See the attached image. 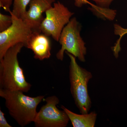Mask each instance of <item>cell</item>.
Here are the masks:
<instances>
[{
	"instance_id": "cell-8",
	"label": "cell",
	"mask_w": 127,
	"mask_h": 127,
	"mask_svg": "<svg viewBox=\"0 0 127 127\" xmlns=\"http://www.w3.org/2000/svg\"><path fill=\"white\" fill-rule=\"evenodd\" d=\"M55 0H31L29 9L23 20L34 32H41L40 26L44 20L43 14L52 6Z\"/></svg>"
},
{
	"instance_id": "cell-7",
	"label": "cell",
	"mask_w": 127,
	"mask_h": 127,
	"mask_svg": "<svg viewBox=\"0 0 127 127\" xmlns=\"http://www.w3.org/2000/svg\"><path fill=\"white\" fill-rule=\"evenodd\" d=\"M46 103L37 112L34 122L36 127H66L70 120L65 112L57 107L59 100L55 95L45 99Z\"/></svg>"
},
{
	"instance_id": "cell-12",
	"label": "cell",
	"mask_w": 127,
	"mask_h": 127,
	"mask_svg": "<svg viewBox=\"0 0 127 127\" xmlns=\"http://www.w3.org/2000/svg\"><path fill=\"white\" fill-rule=\"evenodd\" d=\"M114 32L115 35H119L120 37L115 45L113 47V49L115 51H120V40L122 37L127 34V29L123 28L120 25L116 24L114 25Z\"/></svg>"
},
{
	"instance_id": "cell-13",
	"label": "cell",
	"mask_w": 127,
	"mask_h": 127,
	"mask_svg": "<svg viewBox=\"0 0 127 127\" xmlns=\"http://www.w3.org/2000/svg\"><path fill=\"white\" fill-rule=\"evenodd\" d=\"M12 17L11 15H5L0 13V32L7 30L12 23Z\"/></svg>"
},
{
	"instance_id": "cell-15",
	"label": "cell",
	"mask_w": 127,
	"mask_h": 127,
	"mask_svg": "<svg viewBox=\"0 0 127 127\" xmlns=\"http://www.w3.org/2000/svg\"><path fill=\"white\" fill-rule=\"evenodd\" d=\"M12 0H0V7L5 11L9 13L11 12L10 7L12 4Z\"/></svg>"
},
{
	"instance_id": "cell-16",
	"label": "cell",
	"mask_w": 127,
	"mask_h": 127,
	"mask_svg": "<svg viewBox=\"0 0 127 127\" xmlns=\"http://www.w3.org/2000/svg\"><path fill=\"white\" fill-rule=\"evenodd\" d=\"M10 125L5 117V114L0 109V127H12Z\"/></svg>"
},
{
	"instance_id": "cell-6",
	"label": "cell",
	"mask_w": 127,
	"mask_h": 127,
	"mask_svg": "<svg viewBox=\"0 0 127 127\" xmlns=\"http://www.w3.org/2000/svg\"><path fill=\"white\" fill-rule=\"evenodd\" d=\"M12 23L7 30L0 32V61L10 48L18 43H22L27 48L34 33L27 23L13 15Z\"/></svg>"
},
{
	"instance_id": "cell-3",
	"label": "cell",
	"mask_w": 127,
	"mask_h": 127,
	"mask_svg": "<svg viewBox=\"0 0 127 127\" xmlns=\"http://www.w3.org/2000/svg\"><path fill=\"white\" fill-rule=\"evenodd\" d=\"M70 58L69 78L70 91L75 104L81 114L89 113L92 107L88 85L93 78L92 73L78 64L76 58L66 52Z\"/></svg>"
},
{
	"instance_id": "cell-5",
	"label": "cell",
	"mask_w": 127,
	"mask_h": 127,
	"mask_svg": "<svg viewBox=\"0 0 127 127\" xmlns=\"http://www.w3.org/2000/svg\"><path fill=\"white\" fill-rule=\"evenodd\" d=\"M45 14V18L41 24V31L59 41L64 28L69 22L74 13L58 1L53 3V6L46 12Z\"/></svg>"
},
{
	"instance_id": "cell-11",
	"label": "cell",
	"mask_w": 127,
	"mask_h": 127,
	"mask_svg": "<svg viewBox=\"0 0 127 127\" xmlns=\"http://www.w3.org/2000/svg\"><path fill=\"white\" fill-rule=\"evenodd\" d=\"M31 0H14L13 9L10 14L23 19L26 13L27 7Z\"/></svg>"
},
{
	"instance_id": "cell-17",
	"label": "cell",
	"mask_w": 127,
	"mask_h": 127,
	"mask_svg": "<svg viewBox=\"0 0 127 127\" xmlns=\"http://www.w3.org/2000/svg\"><path fill=\"white\" fill-rule=\"evenodd\" d=\"M84 4H88L91 6L93 4L91 2H89L87 0H75V5L78 7L81 6L82 5Z\"/></svg>"
},
{
	"instance_id": "cell-10",
	"label": "cell",
	"mask_w": 127,
	"mask_h": 127,
	"mask_svg": "<svg viewBox=\"0 0 127 127\" xmlns=\"http://www.w3.org/2000/svg\"><path fill=\"white\" fill-rule=\"evenodd\" d=\"M61 108L68 116L73 127H95L97 115L95 111H93L90 113L79 114L72 112L63 105H62Z\"/></svg>"
},
{
	"instance_id": "cell-2",
	"label": "cell",
	"mask_w": 127,
	"mask_h": 127,
	"mask_svg": "<svg viewBox=\"0 0 127 127\" xmlns=\"http://www.w3.org/2000/svg\"><path fill=\"white\" fill-rule=\"evenodd\" d=\"M23 93L0 89V96L5 99L9 114L22 127L34 122L37 112V107L45 97L43 95L32 97Z\"/></svg>"
},
{
	"instance_id": "cell-4",
	"label": "cell",
	"mask_w": 127,
	"mask_h": 127,
	"mask_svg": "<svg viewBox=\"0 0 127 127\" xmlns=\"http://www.w3.org/2000/svg\"><path fill=\"white\" fill-rule=\"evenodd\" d=\"M81 30V26L76 18L71 19L64 28L61 34L59 41L62 46L57 53V59L63 61L64 52H66L77 58L80 62L86 61L87 48L80 35Z\"/></svg>"
},
{
	"instance_id": "cell-9",
	"label": "cell",
	"mask_w": 127,
	"mask_h": 127,
	"mask_svg": "<svg viewBox=\"0 0 127 127\" xmlns=\"http://www.w3.org/2000/svg\"><path fill=\"white\" fill-rule=\"evenodd\" d=\"M27 48L34 53V58L40 61L50 58L51 56V42L48 36L42 32H34Z\"/></svg>"
},
{
	"instance_id": "cell-1",
	"label": "cell",
	"mask_w": 127,
	"mask_h": 127,
	"mask_svg": "<svg viewBox=\"0 0 127 127\" xmlns=\"http://www.w3.org/2000/svg\"><path fill=\"white\" fill-rule=\"evenodd\" d=\"M23 43H17L9 48L0 61V89L28 92L31 84L25 78L23 71L19 65L18 55Z\"/></svg>"
},
{
	"instance_id": "cell-14",
	"label": "cell",
	"mask_w": 127,
	"mask_h": 127,
	"mask_svg": "<svg viewBox=\"0 0 127 127\" xmlns=\"http://www.w3.org/2000/svg\"><path fill=\"white\" fill-rule=\"evenodd\" d=\"M95 2L96 5L104 9H109L112 2L114 0H92Z\"/></svg>"
}]
</instances>
